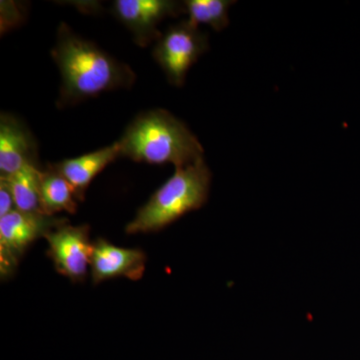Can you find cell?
Listing matches in <instances>:
<instances>
[{"instance_id": "52a82bcc", "label": "cell", "mask_w": 360, "mask_h": 360, "mask_svg": "<svg viewBox=\"0 0 360 360\" xmlns=\"http://www.w3.org/2000/svg\"><path fill=\"white\" fill-rule=\"evenodd\" d=\"M112 13L131 32L135 44L146 47L162 35L158 30L161 21L186 13V7L172 0H117Z\"/></svg>"}, {"instance_id": "ba28073f", "label": "cell", "mask_w": 360, "mask_h": 360, "mask_svg": "<svg viewBox=\"0 0 360 360\" xmlns=\"http://www.w3.org/2000/svg\"><path fill=\"white\" fill-rule=\"evenodd\" d=\"M146 265L143 251L120 248L106 239L98 238L94 243L90 264L92 283L98 284L118 277L139 281L146 271Z\"/></svg>"}, {"instance_id": "7c38bea8", "label": "cell", "mask_w": 360, "mask_h": 360, "mask_svg": "<svg viewBox=\"0 0 360 360\" xmlns=\"http://www.w3.org/2000/svg\"><path fill=\"white\" fill-rule=\"evenodd\" d=\"M41 172L42 170L37 165H27L11 176H4L8 179L13 189L16 210L25 212H40Z\"/></svg>"}, {"instance_id": "3957f363", "label": "cell", "mask_w": 360, "mask_h": 360, "mask_svg": "<svg viewBox=\"0 0 360 360\" xmlns=\"http://www.w3.org/2000/svg\"><path fill=\"white\" fill-rule=\"evenodd\" d=\"M212 172L205 160L175 169L125 227L129 234L160 231L205 205Z\"/></svg>"}, {"instance_id": "5bb4252c", "label": "cell", "mask_w": 360, "mask_h": 360, "mask_svg": "<svg viewBox=\"0 0 360 360\" xmlns=\"http://www.w3.org/2000/svg\"><path fill=\"white\" fill-rule=\"evenodd\" d=\"M14 210H16V207L13 189L8 179L0 176V217H6Z\"/></svg>"}, {"instance_id": "4fadbf2b", "label": "cell", "mask_w": 360, "mask_h": 360, "mask_svg": "<svg viewBox=\"0 0 360 360\" xmlns=\"http://www.w3.org/2000/svg\"><path fill=\"white\" fill-rule=\"evenodd\" d=\"M189 22L198 27L200 25L212 26L217 32L229 25V9L236 1L229 0H188L184 1Z\"/></svg>"}, {"instance_id": "5b68a950", "label": "cell", "mask_w": 360, "mask_h": 360, "mask_svg": "<svg viewBox=\"0 0 360 360\" xmlns=\"http://www.w3.org/2000/svg\"><path fill=\"white\" fill-rule=\"evenodd\" d=\"M208 49L207 37L188 20L168 28L156 41L153 56L170 84L182 86L191 66Z\"/></svg>"}, {"instance_id": "9c48e42d", "label": "cell", "mask_w": 360, "mask_h": 360, "mask_svg": "<svg viewBox=\"0 0 360 360\" xmlns=\"http://www.w3.org/2000/svg\"><path fill=\"white\" fill-rule=\"evenodd\" d=\"M37 144L32 132L15 116L0 117V176H11L27 165H37Z\"/></svg>"}, {"instance_id": "277c9868", "label": "cell", "mask_w": 360, "mask_h": 360, "mask_svg": "<svg viewBox=\"0 0 360 360\" xmlns=\"http://www.w3.org/2000/svg\"><path fill=\"white\" fill-rule=\"evenodd\" d=\"M68 224L65 217L14 210L0 217V272L9 277L15 271L27 248L49 232Z\"/></svg>"}, {"instance_id": "6da1fadb", "label": "cell", "mask_w": 360, "mask_h": 360, "mask_svg": "<svg viewBox=\"0 0 360 360\" xmlns=\"http://www.w3.org/2000/svg\"><path fill=\"white\" fill-rule=\"evenodd\" d=\"M51 56L61 75L58 101L61 108L103 92L129 89L136 77L130 66L75 34L65 22L59 25Z\"/></svg>"}, {"instance_id": "8fae6325", "label": "cell", "mask_w": 360, "mask_h": 360, "mask_svg": "<svg viewBox=\"0 0 360 360\" xmlns=\"http://www.w3.org/2000/svg\"><path fill=\"white\" fill-rule=\"evenodd\" d=\"M77 198L70 182L49 165L40 179V212L47 217L56 213L73 214L77 210Z\"/></svg>"}, {"instance_id": "7a4b0ae2", "label": "cell", "mask_w": 360, "mask_h": 360, "mask_svg": "<svg viewBox=\"0 0 360 360\" xmlns=\"http://www.w3.org/2000/svg\"><path fill=\"white\" fill-rule=\"evenodd\" d=\"M120 156L148 165L186 167L203 158L202 146L181 120L165 110L142 112L125 129Z\"/></svg>"}, {"instance_id": "30bf717a", "label": "cell", "mask_w": 360, "mask_h": 360, "mask_svg": "<svg viewBox=\"0 0 360 360\" xmlns=\"http://www.w3.org/2000/svg\"><path fill=\"white\" fill-rule=\"evenodd\" d=\"M120 156V144L115 141L106 148L78 158H68L51 167L70 182L77 200L84 201L92 180Z\"/></svg>"}, {"instance_id": "8992f818", "label": "cell", "mask_w": 360, "mask_h": 360, "mask_svg": "<svg viewBox=\"0 0 360 360\" xmlns=\"http://www.w3.org/2000/svg\"><path fill=\"white\" fill-rule=\"evenodd\" d=\"M44 238L49 243L47 255L56 271L73 283L84 281L90 270L94 248L89 227L66 224L49 232Z\"/></svg>"}]
</instances>
